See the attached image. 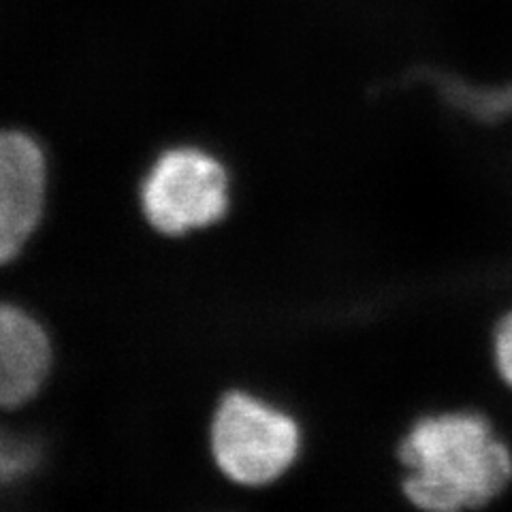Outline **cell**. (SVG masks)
Returning <instances> with one entry per match:
<instances>
[{"instance_id":"obj_1","label":"cell","mask_w":512,"mask_h":512,"mask_svg":"<svg viewBox=\"0 0 512 512\" xmlns=\"http://www.w3.org/2000/svg\"><path fill=\"white\" fill-rule=\"evenodd\" d=\"M399 491L425 512L478 510L512 483V451L476 410H444L416 419L395 448Z\"/></svg>"},{"instance_id":"obj_2","label":"cell","mask_w":512,"mask_h":512,"mask_svg":"<svg viewBox=\"0 0 512 512\" xmlns=\"http://www.w3.org/2000/svg\"><path fill=\"white\" fill-rule=\"evenodd\" d=\"M301 451V429L291 414L244 391L222 399L212 421V453L237 485L263 487L284 476Z\"/></svg>"},{"instance_id":"obj_3","label":"cell","mask_w":512,"mask_h":512,"mask_svg":"<svg viewBox=\"0 0 512 512\" xmlns=\"http://www.w3.org/2000/svg\"><path fill=\"white\" fill-rule=\"evenodd\" d=\"M141 207L152 227L165 235L210 227L229 210L227 169L197 148L169 150L143 180Z\"/></svg>"},{"instance_id":"obj_4","label":"cell","mask_w":512,"mask_h":512,"mask_svg":"<svg viewBox=\"0 0 512 512\" xmlns=\"http://www.w3.org/2000/svg\"><path fill=\"white\" fill-rule=\"evenodd\" d=\"M47 165L39 143L20 131H0V265L35 233L43 216Z\"/></svg>"},{"instance_id":"obj_5","label":"cell","mask_w":512,"mask_h":512,"mask_svg":"<svg viewBox=\"0 0 512 512\" xmlns=\"http://www.w3.org/2000/svg\"><path fill=\"white\" fill-rule=\"evenodd\" d=\"M52 344L39 320L0 303V406L18 408L39 393L50 374Z\"/></svg>"},{"instance_id":"obj_6","label":"cell","mask_w":512,"mask_h":512,"mask_svg":"<svg viewBox=\"0 0 512 512\" xmlns=\"http://www.w3.org/2000/svg\"><path fill=\"white\" fill-rule=\"evenodd\" d=\"M32 466H35L32 446L0 431V485L24 476Z\"/></svg>"},{"instance_id":"obj_7","label":"cell","mask_w":512,"mask_h":512,"mask_svg":"<svg viewBox=\"0 0 512 512\" xmlns=\"http://www.w3.org/2000/svg\"><path fill=\"white\" fill-rule=\"evenodd\" d=\"M493 359L498 376L512 391V312H506L493 329Z\"/></svg>"}]
</instances>
